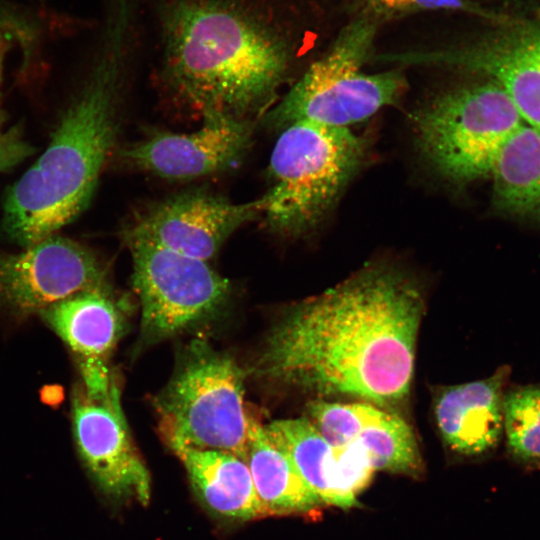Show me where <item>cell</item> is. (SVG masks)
<instances>
[{
	"instance_id": "obj_1",
	"label": "cell",
	"mask_w": 540,
	"mask_h": 540,
	"mask_svg": "<svg viewBox=\"0 0 540 540\" xmlns=\"http://www.w3.org/2000/svg\"><path fill=\"white\" fill-rule=\"evenodd\" d=\"M425 302L422 285L406 270L369 262L284 308L253 372L313 399L346 397L398 413L410 394Z\"/></svg>"
},
{
	"instance_id": "obj_2",
	"label": "cell",
	"mask_w": 540,
	"mask_h": 540,
	"mask_svg": "<svg viewBox=\"0 0 540 540\" xmlns=\"http://www.w3.org/2000/svg\"><path fill=\"white\" fill-rule=\"evenodd\" d=\"M146 32L143 0H97L47 145L4 193L0 230L11 242L24 248L58 234L89 206L116 146L124 82Z\"/></svg>"
},
{
	"instance_id": "obj_3",
	"label": "cell",
	"mask_w": 540,
	"mask_h": 540,
	"mask_svg": "<svg viewBox=\"0 0 540 540\" xmlns=\"http://www.w3.org/2000/svg\"><path fill=\"white\" fill-rule=\"evenodd\" d=\"M165 82L204 115L252 120L291 69L307 0H143Z\"/></svg>"
},
{
	"instance_id": "obj_4",
	"label": "cell",
	"mask_w": 540,
	"mask_h": 540,
	"mask_svg": "<svg viewBox=\"0 0 540 540\" xmlns=\"http://www.w3.org/2000/svg\"><path fill=\"white\" fill-rule=\"evenodd\" d=\"M365 138L348 127L296 121L281 130L272 150L269 187L262 198L267 227L298 238L327 219L360 170Z\"/></svg>"
},
{
	"instance_id": "obj_5",
	"label": "cell",
	"mask_w": 540,
	"mask_h": 540,
	"mask_svg": "<svg viewBox=\"0 0 540 540\" xmlns=\"http://www.w3.org/2000/svg\"><path fill=\"white\" fill-rule=\"evenodd\" d=\"M380 27L368 19H350L328 50L266 115V124L282 130L306 120L349 128L394 104L407 86L399 67L378 73L364 71L375 56Z\"/></svg>"
},
{
	"instance_id": "obj_6",
	"label": "cell",
	"mask_w": 540,
	"mask_h": 540,
	"mask_svg": "<svg viewBox=\"0 0 540 540\" xmlns=\"http://www.w3.org/2000/svg\"><path fill=\"white\" fill-rule=\"evenodd\" d=\"M244 380L245 372L233 357L206 341L191 342L153 402L168 447L223 451L245 461Z\"/></svg>"
},
{
	"instance_id": "obj_7",
	"label": "cell",
	"mask_w": 540,
	"mask_h": 540,
	"mask_svg": "<svg viewBox=\"0 0 540 540\" xmlns=\"http://www.w3.org/2000/svg\"><path fill=\"white\" fill-rule=\"evenodd\" d=\"M504 90L491 80L449 88L413 117L417 150L454 185L490 177L510 137L524 125Z\"/></svg>"
},
{
	"instance_id": "obj_8",
	"label": "cell",
	"mask_w": 540,
	"mask_h": 540,
	"mask_svg": "<svg viewBox=\"0 0 540 540\" xmlns=\"http://www.w3.org/2000/svg\"><path fill=\"white\" fill-rule=\"evenodd\" d=\"M123 239L132 256L142 343L151 345L176 336L224 308L230 282L208 262L141 239Z\"/></svg>"
},
{
	"instance_id": "obj_9",
	"label": "cell",
	"mask_w": 540,
	"mask_h": 540,
	"mask_svg": "<svg viewBox=\"0 0 540 540\" xmlns=\"http://www.w3.org/2000/svg\"><path fill=\"white\" fill-rule=\"evenodd\" d=\"M375 61L477 73L499 85L524 123L540 131V28H515L432 48L377 54Z\"/></svg>"
},
{
	"instance_id": "obj_10",
	"label": "cell",
	"mask_w": 540,
	"mask_h": 540,
	"mask_svg": "<svg viewBox=\"0 0 540 540\" xmlns=\"http://www.w3.org/2000/svg\"><path fill=\"white\" fill-rule=\"evenodd\" d=\"M107 268L88 246L52 235L21 251H0V308L40 314L81 291L107 285Z\"/></svg>"
},
{
	"instance_id": "obj_11",
	"label": "cell",
	"mask_w": 540,
	"mask_h": 540,
	"mask_svg": "<svg viewBox=\"0 0 540 540\" xmlns=\"http://www.w3.org/2000/svg\"><path fill=\"white\" fill-rule=\"evenodd\" d=\"M72 423L81 461L99 489L110 497L146 505L150 475L130 435L118 386L93 395L78 384L72 397Z\"/></svg>"
},
{
	"instance_id": "obj_12",
	"label": "cell",
	"mask_w": 540,
	"mask_h": 540,
	"mask_svg": "<svg viewBox=\"0 0 540 540\" xmlns=\"http://www.w3.org/2000/svg\"><path fill=\"white\" fill-rule=\"evenodd\" d=\"M262 198L233 203L206 190H189L145 207L122 237L141 239L208 262L227 238L262 214Z\"/></svg>"
},
{
	"instance_id": "obj_13",
	"label": "cell",
	"mask_w": 540,
	"mask_h": 540,
	"mask_svg": "<svg viewBox=\"0 0 540 540\" xmlns=\"http://www.w3.org/2000/svg\"><path fill=\"white\" fill-rule=\"evenodd\" d=\"M252 120L205 115L189 133L158 130L124 147L118 155L134 167L165 179H191L238 164L251 142Z\"/></svg>"
},
{
	"instance_id": "obj_14",
	"label": "cell",
	"mask_w": 540,
	"mask_h": 540,
	"mask_svg": "<svg viewBox=\"0 0 540 540\" xmlns=\"http://www.w3.org/2000/svg\"><path fill=\"white\" fill-rule=\"evenodd\" d=\"M39 315L73 353L89 393L102 395L117 386L109 359L124 331L125 314L108 284L74 294Z\"/></svg>"
},
{
	"instance_id": "obj_15",
	"label": "cell",
	"mask_w": 540,
	"mask_h": 540,
	"mask_svg": "<svg viewBox=\"0 0 540 540\" xmlns=\"http://www.w3.org/2000/svg\"><path fill=\"white\" fill-rule=\"evenodd\" d=\"M510 374L502 366L490 377L444 387L434 397V416L445 443L468 456L494 449L503 431V398Z\"/></svg>"
},
{
	"instance_id": "obj_16",
	"label": "cell",
	"mask_w": 540,
	"mask_h": 540,
	"mask_svg": "<svg viewBox=\"0 0 540 540\" xmlns=\"http://www.w3.org/2000/svg\"><path fill=\"white\" fill-rule=\"evenodd\" d=\"M204 505L216 515L264 517L247 463L228 452L182 447L173 450Z\"/></svg>"
},
{
	"instance_id": "obj_17",
	"label": "cell",
	"mask_w": 540,
	"mask_h": 540,
	"mask_svg": "<svg viewBox=\"0 0 540 540\" xmlns=\"http://www.w3.org/2000/svg\"><path fill=\"white\" fill-rule=\"evenodd\" d=\"M248 411L246 459L265 516L306 514L324 503L287 456L269 437L265 425Z\"/></svg>"
},
{
	"instance_id": "obj_18",
	"label": "cell",
	"mask_w": 540,
	"mask_h": 540,
	"mask_svg": "<svg viewBox=\"0 0 540 540\" xmlns=\"http://www.w3.org/2000/svg\"><path fill=\"white\" fill-rule=\"evenodd\" d=\"M490 178L496 212L540 222V131L520 127L500 151Z\"/></svg>"
},
{
	"instance_id": "obj_19",
	"label": "cell",
	"mask_w": 540,
	"mask_h": 540,
	"mask_svg": "<svg viewBox=\"0 0 540 540\" xmlns=\"http://www.w3.org/2000/svg\"><path fill=\"white\" fill-rule=\"evenodd\" d=\"M265 429L322 502L343 508L338 489L337 448L306 417L275 420Z\"/></svg>"
},
{
	"instance_id": "obj_20",
	"label": "cell",
	"mask_w": 540,
	"mask_h": 540,
	"mask_svg": "<svg viewBox=\"0 0 540 540\" xmlns=\"http://www.w3.org/2000/svg\"><path fill=\"white\" fill-rule=\"evenodd\" d=\"M352 443L366 453L374 471L413 477L423 472L415 433L396 412L361 402L360 423Z\"/></svg>"
},
{
	"instance_id": "obj_21",
	"label": "cell",
	"mask_w": 540,
	"mask_h": 540,
	"mask_svg": "<svg viewBox=\"0 0 540 540\" xmlns=\"http://www.w3.org/2000/svg\"><path fill=\"white\" fill-rule=\"evenodd\" d=\"M59 23L60 13L46 4L0 0V33L19 51L18 73H34L44 65Z\"/></svg>"
},
{
	"instance_id": "obj_22",
	"label": "cell",
	"mask_w": 540,
	"mask_h": 540,
	"mask_svg": "<svg viewBox=\"0 0 540 540\" xmlns=\"http://www.w3.org/2000/svg\"><path fill=\"white\" fill-rule=\"evenodd\" d=\"M503 429L509 452L515 459L540 465V384L505 391Z\"/></svg>"
},
{
	"instance_id": "obj_23",
	"label": "cell",
	"mask_w": 540,
	"mask_h": 540,
	"mask_svg": "<svg viewBox=\"0 0 540 540\" xmlns=\"http://www.w3.org/2000/svg\"><path fill=\"white\" fill-rule=\"evenodd\" d=\"M350 19L364 18L382 26L420 12H464L486 20L501 22L502 16L473 0H341Z\"/></svg>"
},
{
	"instance_id": "obj_24",
	"label": "cell",
	"mask_w": 540,
	"mask_h": 540,
	"mask_svg": "<svg viewBox=\"0 0 540 540\" xmlns=\"http://www.w3.org/2000/svg\"><path fill=\"white\" fill-rule=\"evenodd\" d=\"M13 48L12 40L0 33V174L13 170L38 151L27 137L24 124H9L4 106L5 67Z\"/></svg>"
},
{
	"instance_id": "obj_25",
	"label": "cell",
	"mask_w": 540,
	"mask_h": 540,
	"mask_svg": "<svg viewBox=\"0 0 540 540\" xmlns=\"http://www.w3.org/2000/svg\"><path fill=\"white\" fill-rule=\"evenodd\" d=\"M70 17H71V15H70ZM69 20H70V18H69ZM68 22H69V21H68ZM67 24H68V23H67ZM66 26H67V25H66ZM66 26H65V28H66ZM65 28H64V29H65ZM63 31H64V30H63ZM63 31H62V32H63ZM61 34H62V33H61ZM59 38H60V37H59ZM49 72H50V70H49ZM48 75H49V73H48ZM47 78H48V76H47ZM46 80H47V79H46ZM45 83H46V81H45ZM45 83H44V85H45ZM44 85H43L38 91H36V92H34V93H30V94H26V93H25V94H26V95H34V94H37L39 91L42 90V88L44 87Z\"/></svg>"
},
{
	"instance_id": "obj_26",
	"label": "cell",
	"mask_w": 540,
	"mask_h": 540,
	"mask_svg": "<svg viewBox=\"0 0 540 540\" xmlns=\"http://www.w3.org/2000/svg\"><path fill=\"white\" fill-rule=\"evenodd\" d=\"M71 19H72V16H71ZM71 19H70V22H71ZM70 22H69V23H70ZM68 25H69V24H68ZM68 25H67V27H68ZM67 27H66V28H67ZM65 30H66V29H65ZM65 30H64V31H65ZM64 31H63V32H64ZM62 34H63V33H62ZM61 36H62V35H61ZM59 39H60V38H59ZM50 68H51V67H50ZM49 74H50V73H49ZM48 77H49V76H48ZM47 81H48V79H47ZM46 84H47V82H46ZM45 86H46V85H45ZM44 89H45V87H44ZM44 89H43V90H42V91H41V92H40V93H39L38 95H36V97H35V96H33V97H30V98L34 99V98H37V97H39V96H40V94H42V92L44 91Z\"/></svg>"
},
{
	"instance_id": "obj_27",
	"label": "cell",
	"mask_w": 540,
	"mask_h": 540,
	"mask_svg": "<svg viewBox=\"0 0 540 540\" xmlns=\"http://www.w3.org/2000/svg\"><path fill=\"white\" fill-rule=\"evenodd\" d=\"M70 19H71V17H70ZM69 22H70V20H69ZM69 22H68V24H69ZM68 24H67V25H68ZM66 27H67V26H66ZM65 29H66V28H65ZM65 29H64V30H65ZM62 33H63V32H62ZM61 35H62V34H61ZM60 37H61V36H60ZM58 40H59V39H58ZM50 67H51V65H50ZM50 69H51V68H50ZM49 73H50V72H49ZM48 76H49V75H48ZM47 79H48V78H47ZM46 82H47V80H46ZM45 85H46V83H45ZM45 85H44V87H45ZM44 87L42 88V90L44 89ZM42 90H41V91H42ZM41 91H39L37 94H34V95H27V96H28V97L36 96V95H38Z\"/></svg>"
},
{
	"instance_id": "obj_28",
	"label": "cell",
	"mask_w": 540,
	"mask_h": 540,
	"mask_svg": "<svg viewBox=\"0 0 540 540\" xmlns=\"http://www.w3.org/2000/svg\"><path fill=\"white\" fill-rule=\"evenodd\" d=\"M72 18H73V16H72ZM71 21H72V19H71ZM70 23H71V22H70ZM70 23H69V24H70ZM68 26H69V25H68ZM67 28H68V27H67ZM67 28H66V29H67ZM63 33H64V32H63ZM62 35H63V34H62ZM60 38H61V37H60ZM49 75H50V74H49ZM45 87H46V86H45ZM44 90H45V89H44ZM43 92H44V91H43ZM43 92H42V94H43ZM42 94H41V95H40L39 97H41V96H42ZM39 97H37V98H34L33 100H36V99H38Z\"/></svg>"
}]
</instances>
